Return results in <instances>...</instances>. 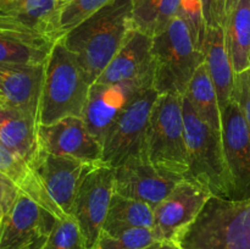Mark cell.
Masks as SVG:
<instances>
[{
    "label": "cell",
    "mask_w": 250,
    "mask_h": 249,
    "mask_svg": "<svg viewBox=\"0 0 250 249\" xmlns=\"http://www.w3.org/2000/svg\"><path fill=\"white\" fill-rule=\"evenodd\" d=\"M226 0H200L208 28H221Z\"/></svg>",
    "instance_id": "cell-33"
},
{
    "label": "cell",
    "mask_w": 250,
    "mask_h": 249,
    "mask_svg": "<svg viewBox=\"0 0 250 249\" xmlns=\"http://www.w3.org/2000/svg\"><path fill=\"white\" fill-rule=\"evenodd\" d=\"M39 149L54 155L71 156L84 163L103 161V145L82 117L68 116L50 124H38Z\"/></svg>",
    "instance_id": "cell-14"
},
{
    "label": "cell",
    "mask_w": 250,
    "mask_h": 249,
    "mask_svg": "<svg viewBox=\"0 0 250 249\" xmlns=\"http://www.w3.org/2000/svg\"><path fill=\"white\" fill-rule=\"evenodd\" d=\"M151 55L153 88L159 95L183 97L195 71L205 62V54L197 48L187 23L178 15L153 37Z\"/></svg>",
    "instance_id": "cell-5"
},
{
    "label": "cell",
    "mask_w": 250,
    "mask_h": 249,
    "mask_svg": "<svg viewBox=\"0 0 250 249\" xmlns=\"http://www.w3.org/2000/svg\"><path fill=\"white\" fill-rule=\"evenodd\" d=\"M222 144L232 181V200L250 199V127L238 104L221 110Z\"/></svg>",
    "instance_id": "cell-12"
},
{
    "label": "cell",
    "mask_w": 250,
    "mask_h": 249,
    "mask_svg": "<svg viewBox=\"0 0 250 249\" xmlns=\"http://www.w3.org/2000/svg\"><path fill=\"white\" fill-rule=\"evenodd\" d=\"M159 94L153 87L141 90L120 114L103 142V163L116 168L133 156H146L149 116Z\"/></svg>",
    "instance_id": "cell-7"
},
{
    "label": "cell",
    "mask_w": 250,
    "mask_h": 249,
    "mask_svg": "<svg viewBox=\"0 0 250 249\" xmlns=\"http://www.w3.org/2000/svg\"><path fill=\"white\" fill-rule=\"evenodd\" d=\"M232 99L238 104L244 119L250 127V68L236 73Z\"/></svg>",
    "instance_id": "cell-31"
},
{
    "label": "cell",
    "mask_w": 250,
    "mask_h": 249,
    "mask_svg": "<svg viewBox=\"0 0 250 249\" xmlns=\"http://www.w3.org/2000/svg\"><path fill=\"white\" fill-rule=\"evenodd\" d=\"M159 243L153 228L137 227L126 229L116 236L102 233L97 243L98 249H146Z\"/></svg>",
    "instance_id": "cell-27"
},
{
    "label": "cell",
    "mask_w": 250,
    "mask_h": 249,
    "mask_svg": "<svg viewBox=\"0 0 250 249\" xmlns=\"http://www.w3.org/2000/svg\"><path fill=\"white\" fill-rule=\"evenodd\" d=\"M182 106L188 155L185 180L205 188L212 197L232 200L233 188L225 159L222 136L200 119L185 97Z\"/></svg>",
    "instance_id": "cell-4"
},
{
    "label": "cell",
    "mask_w": 250,
    "mask_h": 249,
    "mask_svg": "<svg viewBox=\"0 0 250 249\" xmlns=\"http://www.w3.org/2000/svg\"><path fill=\"white\" fill-rule=\"evenodd\" d=\"M98 164L84 163L71 156L54 155L38 149L28 165L37 173L48 194L63 215L72 216L78 188L83 178Z\"/></svg>",
    "instance_id": "cell-10"
},
{
    "label": "cell",
    "mask_w": 250,
    "mask_h": 249,
    "mask_svg": "<svg viewBox=\"0 0 250 249\" xmlns=\"http://www.w3.org/2000/svg\"><path fill=\"white\" fill-rule=\"evenodd\" d=\"M183 97L190 103L200 119L204 120L217 133H222L219 98L205 62L195 71Z\"/></svg>",
    "instance_id": "cell-24"
},
{
    "label": "cell",
    "mask_w": 250,
    "mask_h": 249,
    "mask_svg": "<svg viewBox=\"0 0 250 249\" xmlns=\"http://www.w3.org/2000/svg\"><path fill=\"white\" fill-rule=\"evenodd\" d=\"M41 249H88L80 226L72 216L58 220Z\"/></svg>",
    "instance_id": "cell-28"
},
{
    "label": "cell",
    "mask_w": 250,
    "mask_h": 249,
    "mask_svg": "<svg viewBox=\"0 0 250 249\" xmlns=\"http://www.w3.org/2000/svg\"><path fill=\"white\" fill-rule=\"evenodd\" d=\"M38 122L16 107L0 104V143L29 163L38 151Z\"/></svg>",
    "instance_id": "cell-20"
},
{
    "label": "cell",
    "mask_w": 250,
    "mask_h": 249,
    "mask_svg": "<svg viewBox=\"0 0 250 249\" xmlns=\"http://www.w3.org/2000/svg\"><path fill=\"white\" fill-rule=\"evenodd\" d=\"M178 16L182 17L187 23L195 45L205 54V45L208 38V24L200 0H183L178 11Z\"/></svg>",
    "instance_id": "cell-30"
},
{
    "label": "cell",
    "mask_w": 250,
    "mask_h": 249,
    "mask_svg": "<svg viewBox=\"0 0 250 249\" xmlns=\"http://www.w3.org/2000/svg\"><path fill=\"white\" fill-rule=\"evenodd\" d=\"M58 0H21L6 16L14 17L28 28L58 42L61 38Z\"/></svg>",
    "instance_id": "cell-25"
},
{
    "label": "cell",
    "mask_w": 250,
    "mask_h": 249,
    "mask_svg": "<svg viewBox=\"0 0 250 249\" xmlns=\"http://www.w3.org/2000/svg\"><path fill=\"white\" fill-rule=\"evenodd\" d=\"M92 249H98V248H97V246H95V247H94V248H92Z\"/></svg>",
    "instance_id": "cell-38"
},
{
    "label": "cell",
    "mask_w": 250,
    "mask_h": 249,
    "mask_svg": "<svg viewBox=\"0 0 250 249\" xmlns=\"http://www.w3.org/2000/svg\"><path fill=\"white\" fill-rule=\"evenodd\" d=\"M90 85L73 54L59 39L45 62L38 124H50L68 116L82 117Z\"/></svg>",
    "instance_id": "cell-2"
},
{
    "label": "cell",
    "mask_w": 250,
    "mask_h": 249,
    "mask_svg": "<svg viewBox=\"0 0 250 249\" xmlns=\"http://www.w3.org/2000/svg\"><path fill=\"white\" fill-rule=\"evenodd\" d=\"M2 225H4V222L0 221V237H1V232H2Z\"/></svg>",
    "instance_id": "cell-37"
},
{
    "label": "cell",
    "mask_w": 250,
    "mask_h": 249,
    "mask_svg": "<svg viewBox=\"0 0 250 249\" xmlns=\"http://www.w3.org/2000/svg\"><path fill=\"white\" fill-rule=\"evenodd\" d=\"M0 172L4 173L10 181L15 183L22 194L31 198L37 204L55 215L59 220L70 217L65 216L58 205L53 202L44 188L43 183L41 182L37 173L32 170L28 163L9 150L1 143H0Z\"/></svg>",
    "instance_id": "cell-21"
},
{
    "label": "cell",
    "mask_w": 250,
    "mask_h": 249,
    "mask_svg": "<svg viewBox=\"0 0 250 249\" xmlns=\"http://www.w3.org/2000/svg\"><path fill=\"white\" fill-rule=\"evenodd\" d=\"M177 246L182 249H250V199L211 197Z\"/></svg>",
    "instance_id": "cell-3"
},
{
    "label": "cell",
    "mask_w": 250,
    "mask_h": 249,
    "mask_svg": "<svg viewBox=\"0 0 250 249\" xmlns=\"http://www.w3.org/2000/svg\"><path fill=\"white\" fill-rule=\"evenodd\" d=\"M110 1L112 0H72L68 4L63 5L59 16L61 38L63 34L75 28L77 24L109 4Z\"/></svg>",
    "instance_id": "cell-29"
},
{
    "label": "cell",
    "mask_w": 250,
    "mask_h": 249,
    "mask_svg": "<svg viewBox=\"0 0 250 249\" xmlns=\"http://www.w3.org/2000/svg\"><path fill=\"white\" fill-rule=\"evenodd\" d=\"M153 37L131 29L97 83H141L153 87Z\"/></svg>",
    "instance_id": "cell-16"
},
{
    "label": "cell",
    "mask_w": 250,
    "mask_h": 249,
    "mask_svg": "<svg viewBox=\"0 0 250 249\" xmlns=\"http://www.w3.org/2000/svg\"><path fill=\"white\" fill-rule=\"evenodd\" d=\"M20 193L21 192L16 185L0 172V221L4 220L5 215L11 209Z\"/></svg>",
    "instance_id": "cell-32"
},
{
    "label": "cell",
    "mask_w": 250,
    "mask_h": 249,
    "mask_svg": "<svg viewBox=\"0 0 250 249\" xmlns=\"http://www.w3.org/2000/svg\"><path fill=\"white\" fill-rule=\"evenodd\" d=\"M183 0H132V28L154 37L177 16Z\"/></svg>",
    "instance_id": "cell-26"
},
{
    "label": "cell",
    "mask_w": 250,
    "mask_h": 249,
    "mask_svg": "<svg viewBox=\"0 0 250 249\" xmlns=\"http://www.w3.org/2000/svg\"><path fill=\"white\" fill-rule=\"evenodd\" d=\"M58 217L20 193L5 215L0 249H41Z\"/></svg>",
    "instance_id": "cell-11"
},
{
    "label": "cell",
    "mask_w": 250,
    "mask_h": 249,
    "mask_svg": "<svg viewBox=\"0 0 250 249\" xmlns=\"http://www.w3.org/2000/svg\"><path fill=\"white\" fill-rule=\"evenodd\" d=\"M182 180L156 168L146 156H133L115 168V192L154 209Z\"/></svg>",
    "instance_id": "cell-13"
},
{
    "label": "cell",
    "mask_w": 250,
    "mask_h": 249,
    "mask_svg": "<svg viewBox=\"0 0 250 249\" xmlns=\"http://www.w3.org/2000/svg\"><path fill=\"white\" fill-rule=\"evenodd\" d=\"M211 193L197 183L185 180L154 208L153 232L159 242L177 246L180 237L194 222Z\"/></svg>",
    "instance_id": "cell-9"
},
{
    "label": "cell",
    "mask_w": 250,
    "mask_h": 249,
    "mask_svg": "<svg viewBox=\"0 0 250 249\" xmlns=\"http://www.w3.org/2000/svg\"><path fill=\"white\" fill-rule=\"evenodd\" d=\"M132 28V0H112L60 41L73 54L90 84L102 75Z\"/></svg>",
    "instance_id": "cell-1"
},
{
    "label": "cell",
    "mask_w": 250,
    "mask_h": 249,
    "mask_svg": "<svg viewBox=\"0 0 250 249\" xmlns=\"http://www.w3.org/2000/svg\"><path fill=\"white\" fill-rule=\"evenodd\" d=\"M151 85L141 83H97L90 85L82 119L90 133L103 145L117 117L141 90Z\"/></svg>",
    "instance_id": "cell-15"
},
{
    "label": "cell",
    "mask_w": 250,
    "mask_h": 249,
    "mask_svg": "<svg viewBox=\"0 0 250 249\" xmlns=\"http://www.w3.org/2000/svg\"><path fill=\"white\" fill-rule=\"evenodd\" d=\"M146 249H182L181 247L176 246L172 243H165V242H159V243L154 244V246L149 247Z\"/></svg>",
    "instance_id": "cell-35"
},
{
    "label": "cell",
    "mask_w": 250,
    "mask_h": 249,
    "mask_svg": "<svg viewBox=\"0 0 250 249\" xmlns=\"http://www.w3.org/2000/svg\"><path fill=\"white\" fill-rule=\"evenodd\" d=\"M115 193V168L99 163L83 178L72 209L88 249L97 246Z\"/></svg>",
    "instance_id": "cell-8"
},
{
    "label": "cell",
    "mask_w": 250,
    "mask_h": 249,
    "mask_svg": "<svg viewBox=\"0 0 250 249\" xmlns=\"http://www.w3.org/2000/svg\"><path fill=\"white\" fill-rule=\"evenodd\" d=\"M144 154L160 171L185 178L188 155L182 97L163 94L155 100L146 127Z\"/></svg>",
    "instance_id": "cell-6"
},
{
    "label": "cell",
    "mask_w": 250,
    "mask_h": 249,
    "mask_svg": "<svg viewBox=\"0 0 250 249\" xmlns=\"http://www.w3.org/2000/svg\"><path fill=\"white\" fill-rule=\"evenodd\" d=\"M21 0H0V15H9Z\"/></svg>",
    "instance_id": "cell-34"
},
{
    "label": "cell",
    "mask_w": 250,
    "mask_h": 249,
    "mask_svg": "<svg viewBox=\"0 0 250 249\" xmlns=\"http://www.w3.org/2000/svg\"><path fill=\"white\" fill-rule=\"evenodd\" d=\"M154 209L146 203L131 199L115 192L102 233L116 236L126 229L146 227L153 228Z\"/></svg>",
    "instance_id": "cell-23"
},
{
    "label": "cell",
    "mask_w": 250,
    "mask_h": 249,
    "mask_svg": "<svg viewBox=\"0 0 250 249\" xmlns=\"http://www.w3.org/2000/svg\"><path fill=\"white\" fill-rule=\"evenodd\" d=\"M56 42L0 15V63L43 65Z\"/></svg>",
    "instance_id": "cell-17"
},
{
    "label": "cell",
    "mask_w": 250,
    "mask_h": 249,
    "mask_svg": "<svg viewBox=\"0 0 250 249\" xmlns=\"http://www.w3.org/2000/svg\"><path fill=\"white\" fill-rule=\"evenodd\" d=\"M236 73L250 68V0H226L221 23Z\"/></svg>",
    "instance_id": "cell-19"
},
{
    "label": "cell",
    "mask_w": 250,
    "mask_h": 249,
    "mask_svg": "<svg viewBox=\"0 0 250 249\" xmlns=\"http://www.w3.org/2000/svg\"><path fill=\"white\" fill-rule=\"evenodd\" d=\"M45 63H0V104L26 111L37 119Z\"/></svg>",
    "instance_id": "cell-18"
},
{
    "label": "cell",
    "mask_w": 250,
    "mask_h": 249,
    "mask_svg": "<svg viewBox=\"0 0 250 249\" xmlns=\"http://www.w3.org/2000/svg\"><path fill=\"white\" fill-rule=\"evenodd\" d=\"M71 1H72V0H58V2L61 5V7H62L63 5L68 4V2H71Z\"/></svg>",
    "instance_id": "cell-36"
},
{
    "label": "cell",
    "mask_w": 250,
    "mask_h": 249,
    "mask_svg": "<svg viewBox=\"0 0 250 249\" xmlns=\"http://www.w3.org/2000/svg\"><path fill=\"white\" fill-rule=\"evenodd\" d=\"M205 65L216 89L220 109H225L232 102L236 72L227 51L222 28L208 29Z\"/></svg>",
    "instance_id": "cell-22"
}]
</instances>
